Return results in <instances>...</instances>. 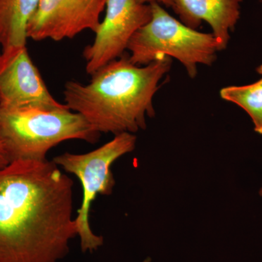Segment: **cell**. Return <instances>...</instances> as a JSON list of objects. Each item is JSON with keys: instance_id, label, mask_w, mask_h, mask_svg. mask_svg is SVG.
Returning a JSON list of instances; mask_svg holds the SVG:
<instances>
[{"instance_id": "5", "label": "cell", "mask_w": 262, "mask_h": 262, "mask_svg": "<svg viewBox=\"0 0 262 262\" xmlns=\"http://www.w3.org/2000/svg\"><path fill=\"white\" fill-rule=\"evenodd\" d=\"M136 136L122 133L101 147L82 155L64 154L53 158V161L66 171L75 175L82 183L83 201L75 219L80 247L82 252H94L103 244V237L95 234L89 225L91 203L97 194L110 195L115 185L111 166L122 156L134 151Z\"/></svg>"}, {"instance_id": "6", "label": "cell", "mask_w": 262, "mask_h": 262, "mask_svg": "<svg viewBox=\"0 0 262 262\" xmlns=\"http://www.w3.org/2000/svg\"><path fill=\"white\" fill-rule=\"evenodd\" d=\"M151 18L150 4L138 0H107L106 14L95 33L94 42L82 53L86 72L92 75L123 56L134 34Z\"/></svg>"}, {"instance_id": "9", "label": "cell", "mask_w": 262, "mask_h": 262, "mask_svg": "<svg viewBox=\"0 0 262 262\" xmlns=\"http://www.w3.org/2000/svg\"><path fill=\"white\" fill-rule=\"evenodd\" d=\"M244 0H172L171 8L184 25L193 29L203 21L211 27L212 34L222 51L228 46L241 18Z\"/></svg>"}, {"instance_id": "14", "label": "cell", "mask_w": 262, "mask_h": 262, "mask_svg": "<svg viewBox=\"0 0 262 262\" xmlns=\"http://www.w3.org/2000/svg\"><path fill=\"white\" fill-rule=\"evenodd\" d=\"M256 72H257V73L259 74L260 75H261L262 77V64L258 66L257 68H256Z\"/></svg>"}, {"instance_id": "12", "label": "cell", "mask_w": 262, "mask_h": 262, "mask_svg": "<svg viewBox=\"0 0 262 262\" xmlns=\"http://www.w3.org/2000/svg\"><path fill=\"white\" fill-rule=\"evenodd\" d=\"M10 163L9 156H8V152H7L6 149H5L4 143L0 137V169L8 166Z\"/></svg>"}, {"instance_id": "16", "label": "cell", "mask_w": 262, "mask_h": 262, "mask_svg": "<svg viewBox=\"0 0 262 262\" xmlns=\"http://www.w3.org/2000/svg\"><path fill=\"white\" fill-rule=\"evenodd\" d=\"M258 1H259V2H260V3H261V4H262V0H258Z\"/></svg>"}, {"instance_id": "11", "label": "cell", "mask_w": 262, "mask_h": 262, "mask_svg": "<svg viewBox=\"0 0 262 262\" xmlns=\"http://www.w3.org/2000/svg\"><path fill=\"white\" fill-rule=\"evenodd\" d=\"M220 96L242 108L251 117L255 132L262 135V77L253 83L223 88Z\"/></svg>"}, {"instance_id": "2", "label": "cell", "mask_w": 262, "mask_h": 262, "mask_svg": "<svg viewBox=\"0 0 262 262\" xmlns=\"http://www.w3.org/2000/svg\"><path fill=\"white\" fill-rule=\"evenodd\" d=\"M172 63L171 58L161 55L149 64L137 66L125 53L93 74L87 84L68 81L65 104L99 134L145 130L146 117L155 115L153 98Z\"/></svg>"}, {"instance_id": "3", "label": "cell", "mask_w": 262, "mask_h": 262, "mask_svg": "<svg viewBox=\"0 0 262 262\" xmlns=\"http://www.w3.org/2000/svg\"><path fill=\"white\" fill-rule=\"evenodd\" d=\"M100 134L82 115L69 108L44 111L0 107V137L10 163L47 160L48 151L63 141L79 139L94 144Z\"/></svg>"}, {"instance_id": "4", "label": "cell", "mask_w": 262, "mask_h": 262, "mask_svg": "<svg viewBox=\"0 0 262 262\" xmlns=\"http://www.w3.org/2000/svg\"><path fill=\"white\" fill-rule=\"evenodd\" d=\"M151 18L139 29L127 45L129 58L134 64L146 66L161 55L174 58L194 78L198 65L210 67L222 51L213 34L189 28L169 14L159 3H150Z\"/></svg>"}, {"instance_id": "13", "label": "cell", "mask_w": 262, "mask_h": 262, "mask_svg": "<svg viewBox=\"0 0 262 262\" xmlns=\"http://www.w3.org/2000/svg\"><path fill=\"white\" fill-rule=\"evenodd\" d=\"M141 3L144 4H150V3H157L160 5H165L166 8H171L172 0H138Z\"/></svg>"}, {"instance_id": "15", "label": "cell", "mask_w": 262, "mask_h": 262, "mask_svg": "<svg viewBox=\"0 0 262 262\" xmlns=\"http://www.w3.org/2000/svg\"><path fill=\"white\" fill-rule=\"evenodd\" d=\"M258 194H259L260 196H262V187L261 189H260L259 192H258Z\"/></svg>"}, {"instance_id": "7", "label": "cell", "mask_w": 262, "mask_h": 262, "mask_svg": "<svg viewBox=\"0 0 262 262\" xmlns=\"http://www.w3.org/2000/svg\"><path fill=\"white\" fill-rule=\"evenodd\" d=\"M0 107L44 111L69 108L50 94L26 46L0 52Z\"/></svg>"}, {"instance_id": "10", "label": "cell", "mask_w": 262, "mask_h": 262, "mask_svg": "<svg viewBox=\"0 0 262 262\" xmlns=\"http://www.w3.org/2000/svg\"><path fill=\"white\" fill-rule=\"evenodd\" d=\"M40 0H0V46L27 44V27Z\"/></svg>"}, {"instance_id": "8", "label": "cell", "mask_w": 262, "mask_h": 262, "mask_svg": "<svg viewBox=\"0 0 262 262\" xmlns=\"http://www.w3.org/2000/svg\"><path fill=\"white\" fill-rule=\"evenodd\" d=\"M107 0H40L27 27V39L59 42L84 30L96 33Z\"/></svg>"}, {"instance_id": "1", "label": "cell", "mask_w": 262, "mask_h": 262, "mask_svg": "<svg viewBox=\"0 0 262 262\" xmlns=\"http://www.w3.org/2000/svg\"><path fill=\"white\" fill-rule=\"evenodd\" d=\"M73 184L54 162L0 169V262H58L78 235Z\"/></svg>"}]
</instances>
